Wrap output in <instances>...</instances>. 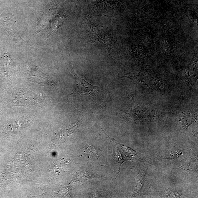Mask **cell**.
I'll return each instance as SVG.
<instances>
[{
    "label": "cell",
    "instance_id": "1",
    "mask_svg": "<svg viewBox=\"0 0 198 198\" xmlns=\"http://www.w3.org/2000/svg\"><path fill=\"white\" fill-rule=\"evenodd\" d=\"M88 30L89 37L93 43L98 41L103 44L111 55L112 41L111 36L104 28L88 20Z\"/></svg>",
    "mask_w": 198,
    "mask_h": 198
},
{
    "label": "cell",
    "instance_id": "2",
    "mask_svg": "<svg viewBox=\"0 0 198 198\" xmlns=\"http://www.w3.org/2000/svg\"><path fill=\"white\" fill-rule=\"evenodd\" d=\"M72 73L75 77L76 87L71 94L75 95H85L91 96L99 92L101 87L92 85V84L81 78L76 73L72 67Z\"/></svg>",
    "mask_w": 198,
    "mask_h": 198
},
{
    "label": "cell",
    "instance_id": "3",
    "mask_svg": "<svg viewBox=\"0 0 198 198\" xmlns=\"http://www.w3.org/2000/svg\"><path fill=\"white\" fill-rule=\"evenodd\" d=\"M97 177V175L86 172L83 170L79 171L75 173L72 178L71 183L79 182L81 183H83L92 178Z\"/></svg>",
    "mask_w": 198,
    "mask_h": 198
},
{
    "label": "cell",
    "instance_id": "4",
    "mask_svg": "<svg viewBox=\"0 0 198 198\" xmlns=\"http://www.w3.org/2000/svg\"><path fill=\"white\" fill-rule=\"evenodd\" d=\"M102 151L91 145H86L85 147L84 155L93 161H97L101 154Z\"/></svg>",
    "mask_w": 198,
    "mask_h": 198
}]
</instances>
